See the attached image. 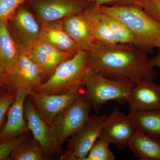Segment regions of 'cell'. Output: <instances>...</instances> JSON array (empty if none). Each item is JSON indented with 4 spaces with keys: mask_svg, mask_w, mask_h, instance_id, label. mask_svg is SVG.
I'll return each mask as SVG.
<instances>
[{
    "mask_svg": "<svg viewBox=\"0 0 160 160\" xmlns=\"http://www.w3.org/2000/svg\"><path fill=\"white\" fill-rule=\"evenodd\" d=\"M89 52V68L109 79L136 85L143 80L157 77L149 64V54L132 44L96 42Z\"/></svg>",
    "mask_w": 160,
    "mask_h": 160,
    "instance_id": "obj_1",
    "label": "cell"
},
{
    "mask_svg": "<svg viewBox=\"0 0 160 160\" xmlns=\"http://www.w3.org/2000/svg\"><path fill=\"white\" fill-rule=\"evenodd\" d=\"M96 5L100 11L115 18L127 27L134 37V46L149 54L153 53V44L160 35V24L150 18L142 7L137 5Z\"/></svg>",
    "mask_w": 160,
    "mask_h": 160,
    "instance_id": "obj_2",
    "label": "cell"
},
{
    "mask_svg": "<svg viewBox=\"0 0 160 160\" xmlns=\"http://www.w3.org/2000/svg\"><path fill=\"white\" fill-rule=\"evenodd\" d=\"M82 83L85 87L83 98L98 113L108 102L125 105L128 102L131 89L135 86L106 78L89 67L83 75Z\"/></svg>",
    "mask_w": 160,
    "mask_h": 160,
    "instance_id": "obj_3",
    "label": "cell"
},
{
    "mask_svg": "<svg viewBox=\"0 0 160 160\" xmlns=\"http://www.w3.org/2000/svg\"><path fill=\"white\" fill-rule=\"evenodd\" d=\"M89 51L80 49L73 57L63 62L36 92L47 94L64 93L76 85H82L88 68Z\"/></svg>",
    "mask_w": 160,
    "mask_h": 160,
    "instance_id": "obj_4",
    "label": "cell"
},
{
    "mask_svg": "<svg viewBox=\"0 0 160 160\" xmlns=\"http://www.w3.org/2000/svg\"><path fill=\"white\" fill-rule=\"evenodd\" d=\"M107 116H89L85 124L67 140L66 150L60 155V160H86L92 146L99 138Z\"/></svg>",
    "mask_w": 160,
    "mask_h": 160,
    "instance_id": "obj_5",
    "label": "cell"
},
{
    "mask_svg": "<svg viewBox=\"0 0 160 160\" xmlns=\"http://www.w3.org/2000/svg\"><path fill=\"white\" fill-rule=\"evenodd\" d=\"M7 91L16 92L18 89L36 91L46 81L44 72L24 52H21L15 68L2 79Z\"/></svg>",
    "mask_w": 160,
    "mask_h": 160,
    "instance_id": "obj_6",
    "label": "cell"
},
{
    "mask_svg": "<svg viewBox=\"0 0 160 160\" xmlns=\"http://www.w3.org/2000/svg\"><path fill=\"white\" fill-rule=\"evenodd\" d=\"M92 109L82 93L55 117L52 123L55 127L58 142L61 147L85 124Z\"/></svg>",
    "mask_w": 160,
    "mask_h": 160,
    "instance_id": "obj_7",
    "label": "cell"
},
{
    "mask_svg": "<svg viewBox=\"0 0 160 160\" xmlns=\"http://www.w3.org/2000/svg\"><path fill=\"white\" fill-rule=\"evenodd\" d=\"M95 1L86 9L63 19L65 31L82 50L89 51L98 42L93 33V26L98 14Z\"/></svg>",
    "mask_w": 160,
    "mask_h": 160,
    "instance_id": "obj_8",
    "label": "cell"
},
{
    "mask_svg": "<svg viewBox=\"0 0 160 160\" xmlns=\"http://www.w3.org/2000/svg\"><path fill=\"white\" fill-rule=\"evenodd\" d=\"M24 117L33 137L42 148L46 158L53 155L62 154V148L57 142L55 127L40 116L32 102L26 98L24 106Z\"/></svg>",
    "mask_w": 160,
    "mask_h": 160,
    "instance_id": "obj_9",
    "label": "cell"
},
{
    "mask_svg": "<svg viewBox=\"0 0 160 160\" xmlns=\"http://www.w3.org/2000/svg\"><path fill=\"white\" fill-rule=\"evenodd\" d=\"M84 91V85L80 84L60 94H47L32 91L27 98L32 102L41 117L52 123L60 112L73 102Z\"/></svg>",
    "mask_w": 160,
    "mask_h": 160,
    "instance_id": "obj_10",
    "label": "cell"
},
{
    "mask_svg": "<svg viewBox=\"0 0 160 160\" xmlns=\"http://www.w3.org/2000/svg\"><path fill=\"white\" fill-rule=\"evenodd\" d=\"M94 0H29L39 24L64 19L86 9Z\"/></svg>",
    "mask_w": 160,
    "mask_h": 160,
    "instance_id": "obj_11",
    "label": "cell"
},
{
    "mask_svg": "<svg viewBox=\"0 0 160 160\" xmlns=\"http://www.w3.org/2000/svg\"><path fill=\"white\" fill-rule=\"evenodd\" d=\"M12 37L21 52H25L39 40L40 25L34 15L20 6L7 20Z\"/></svg>",
    "mask_w": 160,
    "mask_h": 160,
    "instance_id": "obj_12",
    "label": "cell"
},
{
    "mask_svg": "<svg viewBox=\"0 0 160 160\" xmlns=\"http://www.w3.org/2000/svg\"><path fill=\"white\" fill-rule=\"evenodd\" d=\"M136 129L128 115L116 107L107 119L100 133L99 138L108 141L120 149L128 148Z\"/></svg>",
    "mask_w": 160,
    "mask_h": 160,
    "instance_id": "obj_13",
    "label": "cell"
},
{
    "mask_svg": "<svg viewBox=\"0 0 160 160\" xmlns=\"http://www.w3.org/2000/svg\"><path fill=\"white\" fill-rule=\"evenodd\" d=\"M24 52L41 67L46 81L60 64L71 58L76 54L61 51L40 40L29 46Z\"/></svg>",
    "mask_w": 160,
    "mask_h": 160,
    "instance_id": "obj_14",
    "label": "cell"
},
{
    "mask_svg": "<svg viewBox=\"0 0 160 160\" xmlns=\"http://www.w3.org/2000/svg\"><path fill=\"white\" fill-rule=\"evenodd\" d=\"M32 92L21 88L18 89L14 102L8 112L6 125L0 131V143L14 139L30 131L24 117V106L25 100Z\"/></svg>",
    "mask_w": 160,
    "mask_h": 160,
    "instance_id": "obj_15",
    "label": "cell"
},
{
    "mask_svg": "<svg viewBox=\"0 0 160 160\" xmlns=\"http://www.w3.org/2000/svg\"><path fill=\"white\" fill-rule=\"evenodd\" d=\"M127 103L130 111L160 110V85L143 80L131 89Z\"/></svg>",
    "mask_w": 160,
    "mask_h": 160,
    "instance_id": "obj_16",
    "label": "cell"
},
{
    "mask_svg": "<svg viewBox=\"0 0 160 160\" xmlns=\"http://www.w3.org/2000/svg\"><path fill=\"white\" fill-rule=\"evenodd\" d=\"M63 22V19H61L40 24L39 40L61 51L75 54L82 49L65 31Z\"/></svg>",
    "mask_w": 160,
    "mask_h": 160,
    "instance_id": "obj_17",
    "label": "cell"
},
{
    "mask_svg": "<svg viewBox=\"0 0 160 160\" xmlns=\"http://www.w3.org/2000/svg\"><path fill=\"white\" fill-rule=\"evenodd\" d=\"M20 53L21 51L9 32L7 21L0 19V57L5 75L14 70Z\"/></svg>",
    "mask_w": 160,
    "mask_h": 160,
    "instance_id": "obj_18",
    "label": "cell"
},
{
    "mask_svg": "<svg viewBox=\"0 0 160 160\" xmlns=\"http://www.w3.org/2000/svg\"><path fill=\"white\" fill-rule=\"evenodd\" d=\"M128 116L137 131L160 142V110H132Z\"/></svg>",
    "mask_w": 160,
    "mask_h": 160,
    "instance_id": "obj_19",
    "label": "cell"
},
{
    "mask_svg": "<svg viewBox=\"0 0 160 160\" xmlns=\"http://www.w3.org/2000/svg\"><path fill=\"white\" fill-rule=\"evenodd\" d=\"M128 148L135 156L143 160H160V142L136 131Z\"/></svg>",
    "mask_w": 160,
    "mask_h": 160,
    "instance_id": "obj_20",
    "label": "cell"
},
{
    "mask_svg": "<svg viewBox=\"0 0 160 160\" xmlns=\"http://www.w3.org/2000/svg\"><path fill=\"white\" fill-rule=\"evenodd\" d=\"M11 160H44L45 157L40 143L34 138H29L18 145L12 152Z\"/></svg>",
    "mask_w": 160,
    "mask_h": 160,
    "instance_id": "obj_21",
    "label": "cell"
},
{
    "mask_svg": "<svg viewBox=\"0 0 160 160\" xmlns=\"http://www.w3.org/2000/svg\"><path fill=\"white\" fill-rule=\"evenodd\" d=\"M101 12L102 18L108 24L118 43L134 44L133 35L122 23L111 16Z\"/></svg>",
    "mask_w": 160,
    "mask_h": 160,
    "instance_id": "obj_22",
    "label": "cell"
},
{
    "mask_svg": "<svg viewBox=\"0 0 160 160\" xmlns=\"http://www.w3.org/2000/svg\"><path fill=\"white\" fill-rule=\"evenodd\" d=\"M99 11L93 26V33L96 40L99 42L106 45L117 44V41L115 38L111 29L102 18V12L99 10Z\"/></svg>",
    "mask_w": 160,
    "mask_h": 160,
    "instance_id": "obj_23",
    "label": "cell"
},
{
    "mask_svg": "<svg viewBox=\"0 0 160 160\" xmlns=\"http://www.w3.org/2000/svg\"><path fill=\"white\" fill-rule=\"evenodd\" d=\"M109 144L99 138L92 146L86 160H114V153L109 149Z\"/></svg>",
    "mask_w": 160,
    "mask_h": 160,
    "instance_id": "obj_24",
    "label": "cell"
},
{
    "mask_svg": "<svg viewBox=\"0 0 160 160\" xmlns=\"http://www.w3.org/2000/svg\"><path fill=\"white\" fill-rule=\"evenodd\" d=\"M29 132L11 141L0 143V160H10V154L13 149L20 143L30 138Z\"/></svg>",
    "mask_w": 160,
    "mask_h": 160,
    "instance_id": "obj_25",
    "label": "cell"
},
{
    "mask_svg": "<svg viewBox=\"0 0 160 160\" xmlns=\"http://www.w3.org/2000/svg\"><path fill=\"white\" fill-rule=\"evenodd\" d=\"M136 5L142 7L150 18L160 24V0H138Z\"/></svg>",
    "mask_w": 160,
    "mask_h": 160,
    "instance_id": "obj_26",
    "label": "cell"
},
{
    "mask_svg": "<svg viewBox=\"0 0 160 160\" xmlns=\"http://www.w3.org/2000/svg\"><path fill=\"white\" fill-rule=\"evenodd\" d=\"M26 0H0V19L7 21Z\"/></svg>",
    "mask_w": 160,
    "mask_h": 160,
    "instance_id": "obj_27",
    "label": "cell"
},
{
    "mask_svg": "<svg viewBox=\"0 0 160 160\" xmlns=\"http://www.w3.org/2000/svg\"><path fill=\"white\" fill-rule=\"evenodd\" d=\"M16 92L7 91L0 96V126L2 125L5 116L8 113L9 108L14 102Z\"/></svg>",
    "mask_w": 160,
    "mask_h": 160,
    "instance_id": "obj_28",
    "label": "cell"
},
{
    "mask_svg": "<svg viewBox=\"0 0 160 160\" xmlns=\"http://www.w3.org/2000/svg\"><path fill=\"white\" fill-rule=\"evenodd\" d=\"M98 6H125L136 5L138 0H94Z\"/></svg>",
    "mask_w": 160,
    "mask_h": 160,
    "instance_id": "obj_29",
    "label": "cell"
},
{
    "mask_svg": "<svg viewBox=\"0 0 160 160\" xmlns=\"http://www.w3.org/2000/svg\"><path fill=\"white\" fill-rule=\"evenodd\" d=\"M149 64L152 67L158 66L160 69V48H158V54L154 57L149 59Z\"/></svg>",
    "mask_w": 160,
    "mask_h": 160,
    "instance_id": "obj_30",
    "label": "cell"
},
{
    "mask_svg": "<svg viewBox=\"0 0 160 160\" xmlns=\"http://www.w3.org/2000/svg\"><path fill=\"white\" fill-rule=\"evenodd\" d=\"M5 72L2 66V61H1V57H0V80L2 79L5 76Z\"/></svg>",
    "mask_w": 160,
    "mask_h": 160,
    "instance_id": "obj_31",
    "label": "cell"
},
{
    "mask_svg": "<svg viewBox=\"0 0 160 160\" xmlns=\"http://www.w3.org/2000/svg\"><path fill=\"white\" fill-rule=\"evenodd\" d=\"M153 46H154V48L158 47V48H160V35L155 41Z\"/></svg>",
    "mask_w": 160,
    "mask_h": 160,
    "instance_id": "obj_32",
    "label": "cell"
},
{
    "mask_svg": "<svg viewBox=\"0 0 160 160\" xmlns=\"http://www.w3.org/2000/svg\"><path fill=\"white\" fill-rule=\"evenodd\" d=\"M7 91H7V89L5 87L0 86V96L6 93Z\"/></svg>",
    "mask_w": 160,
    "mask_h": 160,
    "instance_id": "obj_33",
    "label": "cell"
},
{
    "mask_svg": "<svg viewBox=\"0 0 160 160\" xmlns=\"http://www.w3.org/2000/svg\"><path fill=\"white\" fill-rule=\"evenodd\" d=\"M0 86H3V87H5V86H4V84H3L2 81L1 80H0Z\"/></svg>",
    "mask_w": 160,
    "mask_h": 160,
    "instance_id": "obj_34",
    "label": "cell"
}]
</instances>
